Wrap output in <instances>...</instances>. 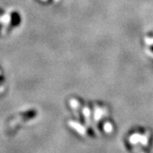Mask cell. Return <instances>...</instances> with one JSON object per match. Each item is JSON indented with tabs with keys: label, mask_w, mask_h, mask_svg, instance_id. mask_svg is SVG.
<instances>
[{
	"label": "cell",
	"mask_w": 153,
	"mask_h": 153,
	"mask_svg": "<svg viewBox=\"0 0 153 153\" xmlns=\"http://www.w3.org/2000/svg\"><path fill=\"white\" fill-rule=\"evenodd\" d=\"M144 49L146 55L153 60V32L144 37Z\"/></svg>",
	"instance_id": "1"
},
{
	"label": "cell",
	"mask_w": 153,
	"mask_h": 153,
	"mask_svg": "<svg viewBox=\"0 0 153 153\" xmlns=\"http://www.w3.org/2000/svg\"><path fill=\"white\" fill-rule=\"evenodd\" d=\"M46 4H57L61 3L63 0H40Z\"/></svg>",
	"instance_id": "2"
}]
</instances>
